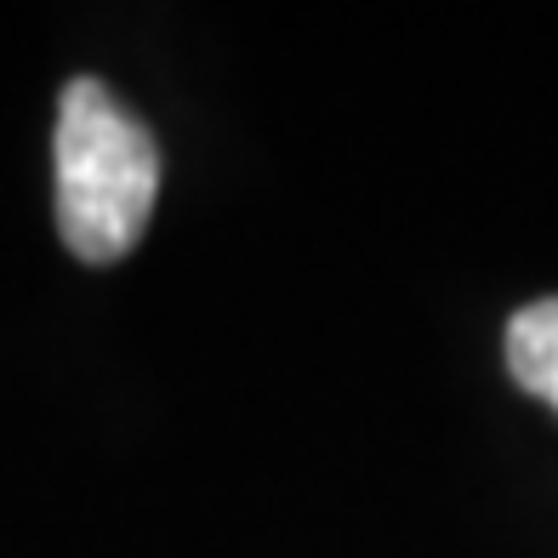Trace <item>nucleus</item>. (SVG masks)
Instances as JSON below:
<instances>
[{"mask_svg":"<svg viewBox=\"0 0 558 558\" xmlns=\"http://www.w3.org/2000/svg\"><path fill=\"white\" fill-rule=\"evenodd\" d=\"M507 371L524 393L558 411V296H542L507 319Z\"/></svg>","mask_w":558,"mask_h":558,"instance_id":"2","label":"nucleus"},{"mask_svg":"<svg viewBox=\"0 0 558 558\" xmlns=\"http://www.w3.org/2000/svg\"><path fill=\"white\" fill-rule=\"evenodd\" d=\"M160 199V143L104 81H69L58 109V228L81 263H120Z\"/></svg>","mask_w":558,"mask_h":558,"instance_id":"1","label":"nucleus"}]
</instances>
